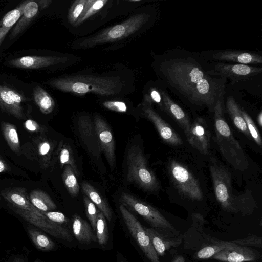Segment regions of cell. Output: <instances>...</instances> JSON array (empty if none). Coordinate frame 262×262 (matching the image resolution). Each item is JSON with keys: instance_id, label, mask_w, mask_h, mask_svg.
<instances>
[{"instance_id": "obj_1", "label": "cell", "mask_w": 262, "mask_h": 262, "mask_svg": "<svg viewBox=\"0 0 262 262\" xmlns=\"http://www.w3.org/2000/svg\"><path fill=\"white\" fill-rule=\"evenodd\" d=\"M160 69L166 82L193 104L213 111L216 101L223 97L225 79L211 77L190 57L166 60Z\"/></svg>"}, {"instance_id": "obj_2", "label": "cell", "mask_w": 262, "mask_h": 262, "mask_svg": "<svg viewBox=\"0 0 262 262\" xmlns=\"http://www.w3.org/2000/svg\"><path fill=\"white\" fill-rule=\"evenodd\" d=\"M216 199L226 211L243 215L252 214L257 205L250 190L233 192L231 174L217 160L212 158L209 166Z\"/></svg>"}, {"instance_id": "obj_3", "label": "cell", "mask_w": 262, "mask_h": 262, "mask_svg": "<svg viewBox=\"0 0 262 262\" xmlns=\"http://www.w3.org/2000/svg\"><path fill=\"white\" fill-rule=\"evenodd\" d=\"M49 84L66 93L79 95L92 93L102 96L120 94L124 86L119 78L88 74L61 77L51 80Z\"/></svg>"}, {"instance_id": "obj_4", "label": "cell", "mask_w": 262, "mask_h": 262, "mask_svg": "<svg viewBox=\"0 0 262 262\" xmlns=\"http://www.w3.org/2000/svg\"><path fill=\"white\" fill-rule=\"evenodd\" d=\"M4 198L12 210L26 221L56 238L69 242L73 240L67 230L49 220L32 204L24 188L10 189L6 192Z\"/></svg>"}, {"instance_id": "obj_5", "label": "cell", "mask_w": 262, "mask_h": 262, "mask_svg": "<svg viewBox=\"0 0 262 262\" xmlns=\"http://www.w3.org/2000/svg\"><path fill=\"white\" fill-rule=\"evenodd\" d=\"M223 98L216 102L213 108L216 142L227 162L235 169L246 170L249 163L238 141L234 138L224 117Z\"/></svg>"}, {"instance_id": "obj_6", "label": "cell", "mask_w": 262, "mask_h": 262, "mask_svg": "<svg viewBox=\"0 0 262 262\" xmlns=\"http://www.w3.org/2000/svg\"><path fill=\"white\" fill-rule=\"evenodd\" d=\"M126 162L127 179L146 191L154 192L160 188V183L154 172L149 167L141 148L137 145L128 149Z\"/></svg>"}, {"instance_id": "obj_7", "label": "cell", "mask_w": 262, "mask_h": 262, "mask_svg": "<svg viewBox=\"0 0 262 262\" xmlns=\"http://www.w3.org/2000/svg\"><path fill=\"white\" fill-rule=\"evenodd\" d=\"M148 18L149 16L145 13L134 15L121 24L80 40L76 45V47L89 48L125 38L139 30L147 21Z\"/></svg>"}, {"instance_id": "obj_8", "label": "cell", "mask_w": 262, "mask_h": 262, "mask_svg": "<svg viewBox=\"0 0 262 262\" xmlns=\"http://www.w3.org/2000/svg\"><path fill=\"white\" fill-rule=\"evenodd\" d=\"M169 172L181 195L191 200H202L203 194L199 183L186 166L176 160H171L169 165Z\"/></svg>"}, {"instance_id": "obj_9", "label": "cell", "mask_w": 262, "mask_h": 262, "mask_svg": "<svg viewBox=\"0 0 262 262\" xmlns=\"http://www.w3.org/2000/svg\"><path fill=\"white\" fill-rule=\"evenodd\" d=\"M120 199L122 204L142 216L153 227L174 231L170 223L152 206L126 192H122Z\"/></svg>"}, {"instance_id": "obj_10", "label": "cell", "mask_w": 262, "mask_h": 262, "mask_svg": "<svg viewBox=\"0 0 262 262\" xmlns=\"http://www.w3.org/2000/svg\"><path fill=\"white\" fill-rule=\"evenodd\" d=\"M119 210L130 234L147 258L151 262H160L159 256L140 222L122 204L119 206Z\"/></svg>"}, {"instance_id": "obj_11", "label": "cell", "mask_w": 262, "mask_h": 262, "mask_svg": "<svg viewBox=\"0 0 262 262\" xmlns=\"http://www.w3.org/2000/svg\"><path fill=\"white\" fill-rule=\"evenodd\" d=\"M94 124L102 152L105 155L111 169L115 167V146L112 131L108 124L100 116L95 115Z\"/></svg>"}, {"instance_id": "obj_12", "label": "cell", "mask_w": 262, "mask_h": 262, "mask_svg": "<svg viewBox=\"0 0 262 262\" xmlns=\"http://www.w3.org/2000/svg\"><path fill=\"white\" fill-rule=\"evenodd\" d=\"M262 72L261 67L242 64H228L219 63L215 66L214 75L222 78H228L233 83L245 81L259 74Z\"/></svg>"}, {"instance_id": "obj_13", "label": "cell", "mask_w": 262, "mask_h": 262, "mask_svg": "<svg viewBox=\"0 0 262 262\" xmlns=\"http://www.w3.org/2000/svg\"><path fill=\"white\" fill-rule=\"evenodd\" d=\"M142 110L145 117L153 123L164 142L173 146H179L183 144V141L181 137L155 111L151 106L143 103Z\"/></svg>"}, {"instance_id": "obj_14", "label": "cell", "mask_w": 262, "mask_h": 262, "mask_svg": "<svg viewBox=\"0 0 262 262\" xmlns=\"http://www.w3.org/2000/svg\"><path fill=\"white\" fill-rule=\"evenodd\" d=\"M189 144L200 152L207 155L210 145V133L205 121L200 117L196 118L191 124L188 136Z\"/></svg>"}, {"instance_id": "obj_15", "label": "cell", "mask_w": 262, "mask_h": 262, "mask_svg": "<svg viewBox=\"0 0 262 262\" xmlns=\"http://www.w3.org/2000/svg\"><path fill=\"white\" fill-rule=\"evenodd\" d=\"M67 60V58L65 57L26 56L10 60L7 64L18 68L36 69L64 63Z\"/></svg>"}, {"instance_id": "obj_16", "label": "cell", "mask_w": 262, "mask_h": 262, "mask_svg": "<svg viewBox=\"0 0 262 262\" xmlns=\"http://www.w3.org/2000/svg\"><path fill=\"white\" fill-rule=\"evenodd\" d=\"M81 138L90 153L100 158L102 152L95 129L94 122L87 116H81L78 122Z\"/></svg>"}, {"instance_id": "obj_17", "label": "cell", "mask_w": 262, "mask_h": 262, "mask_svg": "<svg viewBox=\"0 0 262 262\" xmlns=\"http://www.w3.org/2000/svg\"><path fill=\"white\" fill-rule=\"evenodd\" d=\"M211 258L223 262H246L255 260L258 255L251 248L233 244Z\"/></svg>"}, {"instance_id": "obj_18", "label": "cell", "mask_w": 262, "mask_h": 262, "mask_svg": "<svg viewBox=\"0 0 262 262\" xmlns=\"http://www.w3.org/2000/svg\"><path fill=\"white\" fill-rule=\"evenodd\" d=\"M23 96L9 87L0 85V106L1 108L18 118L24 117L21 103Z\"/></svg>"}, {"instance_id": "obj_19", "label": "cell", "mask_w": 262, "mask_h": 262, "mask_svg": "<svg viewBox=\"0 0 262 262\" xmlns=\"http://www.w3.org/2000/svg\"><path fill=\"white\" fill-rule=\"evenodd\" d=\"M214 59L222 61H230L237 64L251 65L262 63V56L253 52L238 50H225L214 53Z\"/></svg>"}, {"instance_id": "obj_20", "label": "cell", "mask_w": 262, "mask_h": 262, "mask_svg": "<svg viewBox=\"0 0 262 262\" xmlns=\"http://www.w3.org/2000/svg\"><path fill=\"white\" fill-rule=\"evenodd\" d=\"M161 93L164 105L163 111L177 121L183 129L187 137L189 135L191 124L188 116L165 90L161 89Z\"/></svg>"}, {"instance_id": "obj_21", "label": "cell", "mask_w": 262, "mask_h": 262, "mask_svg": "<svg viewBox=\"0 0 262 262\" xmlns=\"http://www.w3.org/2000/svg\"><path fill=\"white\" fill-rule=\"evenodd\" d=\"M145 231L158 256H163L170 248L177 247L181 243L180 239L165 237L154 228H146Z\"/></svg>"}, {"instance_id": "obj_22", "label": "cell", "mask_w": 262, "mask_h": 262, "mask_svg": "<svg viewBox=\"0 0 262 262\" xmlns=\"http://www.w3.org/2000/svg\"><path fill=\"white\" fill-rule=\"evenodd\" d=\"M38 9L39 6L36 1H27L23 14L11 31L10 39L16 37L26 29L37 14Z\"/></svg>"}, {"instance_id": "obj_23", "label": "cell", "mask_w": 262, "mask_h": 262, "mask_svg": "<svg viewBox=\"0 0 262 262\" xmlns=\"http://www.w3.org/2000/svg\"><path fill=\"white\" fill-rule=\"evenodd\" d=\"M72 228L75 238L80 243L88 244L97 241L96 236L88 223L77 214L72 217Z\"/></svg>"}, {"instance_id": "obj_24", "label": "cell", "mask_w": 262, "mask_h": 262, "mask_svg": "<svg viewBox=\"0 0 262 262\" xmlns=\"http://www.w3.org/2000/svg\"><path fill=\"white\" fill-rule=\"evenodd\" d=\"M82 191L104 214L105 218L111 221L112 218V210L105 199L100 194L92 185L83 182L81 184Z\"/></svg>"}, {"instance_id": "obj_25", "label": "cell", "mask_w": 262, "mask_h": 262, "mask_svg": "<svg viewBox=\"0 0 262 262\" xmlns=\"http://www.w3.org/2000/svg\"><path fill=\"white\" fill-rule=\"evenodd\" d=\"M27 2H23L18 7L7 12L0 20V47L9 30L17 22L23 14Z\"/></svg>"}, {"instance_id": "obj_26", "label": "cell", "mask_w": 262, "mask_h": 262, "mask_svg": "<svg viewBox=\"0 0 262 262\" xmlns=\"http://www.w3.org/2000/svg\"><path fill=\"white\" fill-rule=\"evenodd\" d=\"M226 108L236 127L247 137L251 138L246 122L242 114V108L231 96L227 97Z\"/></svg>"}, {"instance_id": "obj_27", "label": "cell", "mask_w": 262, "mask_h": 262, "mask_svg": "<svg viewBox=\"0 0 262 262\" xmlns=\"http://www.w3.org/2000/svg\"><path fill=\"white\" fill-rule=\"evenodd\" d=\"M29 199L32 204L41 211H51L56 208V204L50 196L41 190L31 191Z\"/></svg>"}, {"instance_id": "obj_28", "label": "cell", "mask_w": 262, "mask_h": 262, "mask_svg": "<svg viewBox=\"0 0 262 262\" xmlns=\"http://www.w3.org/2000/svg\"><path fill=\"white\" fill-rule=\"evenodd\" d=\"M33 97L36 104L41 112L45 114L51 113L55 107V101L51 95L39 86L35 87Z\"/></svg>"}, {"instance_id": "obj_29", "label": "cell", "mask_w": 262, "mask_h": 262, "mask_svg": "<svg viewBox=\"0 0 262 262\" xmlns=\"http://www.w3.org/2000/svg\"><path fill=\"white\" fill-rule=\"evenodd\" d=\"M28 232L35 247L42 251H50L55 248L54 242L39 230L28 227Z\"/></svg>"}, {"instance_id": "obj_30", "label": "cell", "mask_w": 262, "mask_h": 262, "mask_svg": "<svg viewBox=\"0 0 262 262\" xmlns=\"http://www.w3.org/2000/svg\"><path fill=\"white\" fill-rule=\"evenodd\" d=\"M57 154L61 166H70L76 176H79V172L74 158L73 150L70 145L62 141L59 145Z\"/></svg>"}, {"instance_id": "obj_31", "label": "cell", "mask_w": 262, "mask_h": 262, "mask_svg": "<svg viewBox=\"0 0 262 262\" xmlns=\"http://www.w3.org/2000/svg\"><path fill=\"white\" fill-rule=\"evenodd\" d=\"M108 2L106 0H86L84 10L79 19L74 25L77 27L98 13Z\"/></svg>"}, {"instance_id": "obj_32", "label": "cell", "mask_w": 262, "mask_h": 262, "mask_svg": "<svg viewBox=\"0 0 262 262\" xmlns=\"http://www.w3.org/2000/svg\"><path fill=\"white\" fill-rule=\"evenodd\" d=\"M2 127L4 137L10 148L15 152H18L20 143L15 126L9 123L3 122Z\"/></svg>"}, {"instance_id": "obj_33", "label": "cell", "mask_w": 262, "mask_h": 262, "mask_svg": "<svg viewBox=\"0 0 262 262\" xmlns=\"http://www.w3.org/2000/svg\"><path fill=\"white\" fill-rule=\"evenodd\" d=\"M62 180L70 194L73 197L77 196L79 192V185L76 176L70 166L66 165L64 166L62 173Z\"/></svg>"}, {"instance_id": "obj_34", "label": "cell", "mask_w": 262, "mask_h": 262, "mask_svg": "<svg viewBox=\"0 0 262 262\" xmlns=\"http://www.w3.org/2000/svg\"><path fill=\"white\" fill-rule=\"evenodd\" d=\"M213 245L205 247L200 249L196 254L199 259H208L211 258L214 255L220 251L230 246L233 243L226 241L213 240L211 239Z\"/></svg>"}, {"instance_id": "obj_35", "label": "cell", "mask_w": 262, "mask_h": 262, "mask_svg": "<svg viewBox=\"0 0 262 262\" xmlns=\"http://www.w3.org/2000/svg\"><path fill=\"white\" fill-rule=\"evenodd\" d=\"M95 231L98 243L101 245L106 244L109 237L108 227L106 218L100 210H99L97 215Z\"/></svg>"}, {"instance_id": "obj_36", "label": "cell", "mask_w": 262, "mask_h": 262, "mask_svg": "<svg viewBox=\"0 0 262 262\" xmlns=\"http://www.w3.org/2000/svg\"><path fill=\"white\" fill-rule=\"evenodd\" d=\"M143 103L150 106L156 104L163 111L164 105L161 89L155 87L150 88L147 93L144 95Z\"/></svg>"}, {"instance_id": "obj_37", "label": "cell", "mask_w": 262, "mask_h": 262, "mask_svg": "<svg viewBox=\"0 0 262 262\" xmlns=\"http://www.w3.org/2000/svg\"><path fill=\"white\" fill-rule=\"evenodd\" d=\"M241 112L246 122L250 137L258 146H261L262 144L261 136L254 122L245 110L241 109Z\"/></svg>"}, {"instance_id": "obj_38", "label": "cell", "mask_w": 262, "mask_h": 262, "mask_svg": "<svg viewBox=\"0 0 262 262\" xmlns=\"http://www.w3.org/2000/svg\"><path fill=\"white\" fill-rule=\"evenodd\" d=\"M86 0H77L75 1L70 7L68 15L69 23L74 25L81 15Z\"/></svg>"}, {"instance_id": "obj_39", "label": "cell", "mask_w": 262, "mask_h": 262, "mask_svg": "<svg viewBox=\"0 0 262 262\" xmlns=\"http://www.w3.org/2000/svg\"><path fill=\"white\" fill-rule=\"evenodd\" d=\"M83 202L86 214L94 231H96V222L99 209L95 204L85 195L83 196Z\"/></svg>"}, {"instance_id": "obj_40", "label": "cell", "mask_w": 262, "mask_h": 262, "mask_svg": "<svg viewBox=\"0 0 262 262\" xmlns=\"http://www.w3.org/2000/svg\"><path fill=\"white\" fill-rule=\"evenodd\" d=\"M230 243L239 246H251L257 248L262 247V238L260 236L250 235L244 238L229 241Z\"/></svg>"}, {"instance_id": "obj_41", "label": "cell", "mask_w": 262, "mask_h": 262, "mask_svg": "<svg viewBox=\"0 0 262 262\" xmlns=\"http://www.w3.org/2000/svg\"><path fill=\"white\" fill-rule=\"evenodd\" d=\"M52 150V144L49 141L43 140L39 143L38 145L39 154L43 158L47 164L50 160Z\"/></svg>"}, {"instance_id": "obj_42", "label": "cell", "mask_w": 262, "mask_h": 262, "mask_svg": "<svg viewBox=\"0 0 262 262\" xmlns=\"http://www.w3.org/2000/svg\"><path fill=\"white\" fill-rule=\"evenodd\" d=\"M103 106L108 110L119 112L125 113L127 111L126 103L118 100H107L102 103Z\"/></svg>"}, {"instance_id": "obj_43", "label": "cell", "mask_w": 262, "mask_h": 262, "mask_svg": "<svg viewBox=\"0 0 262 262\" xmlns=\"http://www.w3.org/2000/svg\"><path fill=\"white\" fill-rule=\"evenodd\" d=\"M41 212L49 220L54 223L59 224L63 223L67 221L65 215L61 212L51 211Z\"/></svg>"}, {"instance_id": "obj_44", "label": "cell", "mask_w": 262, "mask_h": 262, "mask_svg": "<svg viewBox=\"0 0 262 262\" xmlns=\"http://www.w3.org/2000/svg\"><path fill=\"white\" fill-rule=\"evenodd\" d=\"M26 128L31 132H38L40 129L39 124L35 121L28 119L25 122Z\"/></svg>"}, {"instance_id": "obj_45", "label": "cell", "mask_w": 262, "mask_h": 262, "mask_svg": "<svg viewBox=\"0 0 262 262\" xmlns=\"http://www.w3.org/2000/svg\"><path fill=\"white\" fill-rule=\"evenodd\" d=\"M8 170V166L6 162L0 157V173Z\"/></svg>"}, {"instance_id": "obj_46", "label": "cell", "mask_w": 262, "mask_h": 262, "mask_svg": "<svg viewBox=\"0 0 262 262\" xmlns=\"http://www.w3.org/2000/svg\"><path fill=\"white\" fill-rule=\"evenodd\" d=\"M36 2L37 3L38 6H40L42 9L47 7L52 2L50 0H40Z\"/></svg>"}, {"instance_id": "obj_47", "label": "cell", "mask_w": 262, "mask_h": 262, "mask_svg": "<svg viewBox=\"0 0 262 262\" xmlns=\"http://www.w3.org/2000/svg\"><path fill=\"white\" fill-rule=\"evenodd\" d=\"M172 262H186L185 258L181 255L176 256Z\"/></svg>"}, {"instance_id": "obj_48", "label": "cell", "mask_w": 262, "mask_h": 262, "mask_svg": "<svg viewBox=\"0 0 262 262\" xmlns=\"http://www.w3.org/2000/svg\"><path fill=\"white\" fill-rule=\"evenodd\" d=\"M257 122L259 125L261 127L262 125V113L260 112L257 116Z\"/></svg>"}, {"instance_id": "obj_49", "label": "cell", "mask_w": 262, "mask_h": 262, "mask_svg": "<svg viewBox=\"0 0 262 262\" xmlns=\"http://www.w3.org/2000/svg\"><path fill=\"white\" fill-rule=\"evenodd\" d=\"M13 262H22L19 259H15Z\"/></svg>"}, {"instance_id": "obj_50", "label": "cell", "mask_w": 262, "mask_h": 262, "mask_svg": "<svg viewBox=\"0 0 262 262\" xmlns=\"http://www.w3.org/2000/svg\"><path fill=\"white\" fill-rule=\"evenodd\" d=\"M34 262H41V261L39 260H36Z\"/></svg>"}, {"instance_id": "obj_51", "label": "cell", "mask_w": 262, "mask_h": 262, "mask_svg": "<svg viewBox=\"0 0 262 262\" xmlns=\"http://www.w3.org/2000/svg\"><path fill=\"white\" fill-rule=\"evenodd\" d=\"M121 262H124V261H121Z\"/></svg>"}]
</instances>
